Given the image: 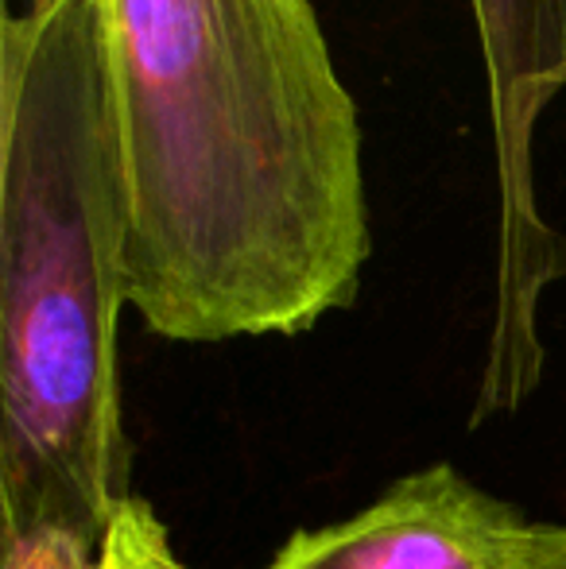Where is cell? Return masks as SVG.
<instances>
[{
    "label": "cell",
    "instance_id": "cell-1",
    "mask_svg": "<svg viewBox=\"0 0 566 569\" xmlns=\"http://www.w3.org/2000/svg\"><path fill=\"white\" fill-rule=\"evenodd\" d=\"M125 299L167 341L307 333L373 252L361 120L310 0H98Z\"/></svg>",
    "mask_w": 566,
    "mask_h": 569
},
{
    "label": "cell",
    "instance_id": "cell-2",
    "mask_svg": "<svg viewBox=\"0 0 566 569\" xmlns=\"http://www.w3.org/2000/svg\"><path fill=\"white\" fill-rule=\"evenodd\" d=\"M125 182L98 0H28L0 36L4 516L106 539L132 500L117 322Z\"/></svg>",
    "mask_w": 566,
    "mask_h": 569
},
{
    "label": "cell",
    "instance_id": "cell-3",
    "mask_svg": "<svg viewBox=\"0 0 566 569\" xmlns=\"http://www.w3.org/2000/svg\"><path fill=\"white\" fill-rule=\"evenodd\" d=\"M265 569H566V527L528 523L454 465H427L354 519L295 531Z\"/></svg>",
    "mask_w": 566,
    "mask_h": 569
},
{
    "label": "cell",
    "instance_id": "cell-4",
    "mask_svg": "<svg viewBox=\"0 0 566 569\" xmlns=\"http://www.w3.org/2000/svg\"><path fill=\"white\" fill-rule=\"evenodd\" d=\"M489 74L500 174V302L505 333L528 330L536 295L555 276L559 237L536 210L532 140L566 90V0H469Z\"/></svg>",
    "mask_w": 566,
    "mask_h": 569
},
{
    "label": "cell",
    "instance_id": "cell-5",
    "mask_svg": "<svg viewBox=\"0 0 566 569\" xmlns=\"http://www.w3.org/2000/svg\"><path fill=\"white\" fill-rule=\"evenodd\" d=\"M0 569H101V539L54 516H4Z\"/></svg>",
    "mask_w": 566,
    "mask_h": 569
},
{
    "label": "cell",
    "instance_id": "cell-6",
    "mask_svg": "<svg viewBox=\"0 0 566 569\" xmlns=\"http://www.w3.org/2000/svg\"><path fill=\"white\" fill-rule=\"evenodd\" d=\"M167 547H171V539H167V527L159 523L151 503L132 496L106 527L101 569H159V555Z\"/></svg>",
    "mask_w": 566,
    "mask_h": 569
},
{
    "label": "cell",
    "instance_id": "cell-7",
    "mask_svg": "<svg viewBox=\"0 0 566 569\" xmlns=\"http://www.w3.org/2000/svg\"><path fill=\"white\" fill-rule=\"evenodd\" d=\"M159 569H195V566H187V562H179V558H175V550L167 547L163 555H159Z\"/></svg>",
    "mask_w": 566,
    "mask_h": 569
}]
</instances>
